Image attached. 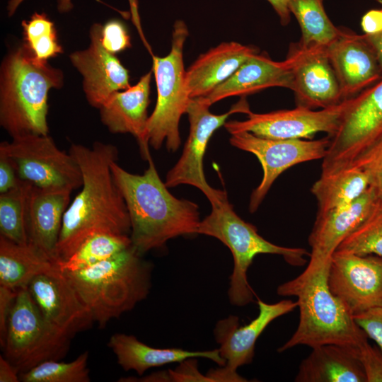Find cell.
Here are the masks:
<instances>
[{
    "instance_id": "obj_1",
    "label": "cell",
    "mask_w": 382,
    "mask_h": 382,
    "mask_svg": "<svg viewBox=\"0 0 382 382\" xmlns=\"http://www.w3.org/2000/svg\"><path fill=\"white\" fill-rule=\"evenodd\" d=\"M69 152L80 167L82 185L64 214L57 263L66 260L96 233L129 236L131 232L127 207L111 170L118 158L117 148L96 141L91 147L73 144Z\"/></svg>"
},
{
    "instance_id": "obj_2",
    "label": "cell",
    "mask_w": 382,
    "mask_h": 382,
    "mask_svg": "<svg viewBox=\"0 0 382 382\" xmlns=\"http://www.w3.org/2000/svg\"><path fill=\"white\" fill-rule=\"evenodd\" d=\"M147 161L149 166L141 175L127 171L117 161L111 164L129 214L132 245L141 255L171 238L197 233L201 221L198 205L173 196L151 156Z\"/></svg>"
},
{
    "instance_id": "obj_3",
    "label": "cell",
    "mask_w": 382,
    "mask_h": 382,
    "mask_svg": "<svg viewBox=\"0 0 382 382\" xmlns=\"http://www.w3.org/2000/svg\"><path fill=\"white\" fill-rule=\"evenodd\" d=\"M330 262H308L296 277L281 284L279 296L297 298L299 321L292 336L278 348L283 352L298 345L314 348L328 344L357 347L368 336L343 301L328 285Z\"/></svg>"
},
{
    "instance_id": "obj_4",
    "label": "cell",
    "mask_w": 382,
    "mask_h": 382,
    "mask_svg": "<svg viewBox=\"0 0 382 382\" xmlns=\"http://www.w3.org/2000/svg\"><path fill=\"white\" fill-rule=\"evenodd\" d=\"M63 74L37 59L23 43L3 60L0 71V125L12 137L47 135L48 93L63 85Z\"/></svg>"
},
{
    "instance_id": "obj_5",
    "label": "cell",
    "mask_w": 382,
    "mask_h": 382,
    "mask_svg": "<svg viewBox=\"0 0 382 382\" xmlns=\"http://www.w3.org/2000/svg\"><path fill=\"white\" fill-rule=\"evenodd\" d=\"M100 327L132 310L151 288V266L133 246L76 271H62Z\"/></svg>"
},
{
    "instance_id": "obj_6",
    "label": "cell",
    "mask_w": 382,
    "mask_h": 382,
    "mask_svg": "<svg viewBox=\"0 0 382 382\" xmlns=\"http://www.w3.org/2000/svg\"><path fill=\"white\" fill-rule=\"evenodd\" d=\"M197 233L216 238L228 247L233 257L228 296L233 306H245L252 302L254 292L248 281V270L255 257L272 254L283 257L289 265L303 266L310 253L302 248L275 245L262 237L256 227L243 220L228 199L212 206L210 214L200 221Z\"/></svg>"
},
{
    "instance_id": "obj_7",
    "label": "cell",
    "mask_w": 382,
    "mask_h": 382,
    "mask_svg": "<svg viewBox=\"0 0 382 382\" xmlns=\"http://www.w3.org/2000/svg\"><path fill=\"white\" fill-rule=\"evenodd\" d=\"M189 35L184 21L177 20L172 33L171 49L165 57H158L151 52L152 71L157 88V100L149 117L146 139L149 144L158 149L165 142L169 151L175 152L181 144L179 124L186 113L191 100L186 88L183 64V47Z\"/></svg>"
},
{
    "instance_id": "obj_8",
    "label": "cell",
    "mask_w": 382,
    "mask_h": 382,
    "mask_svg": "<svg viewBox=\"0 0 382 382\" xmlns=\"http://www.w3.org/2000/svg\"><path fill=\"white\" fill-rule=\"evenodd\" d=\"M71 339L47 323L26 286L18 289L2 348L20 374L44 361L63 358Z\"/></svg>"
},
{
    "instance_id": "obj_9",
    "label": "cell",
    "mask_w": 382,
    "mask_h": 382,
    "mask_svg": "<svg viewBox=\"0 0 382 382\" xmlns=\"http://www.w3.org/2000/svg\"><path fill=\"white\" fill-rule=\"evenodd\" d=\"M330 138L320 175L350 166L382 138V79L350 98L339 127Z\"/></svg>"
},
{
    "instance_id": "obj_10",
    "label": "cell",
    "mask_w": 382,
    "mask_h": 382,
    "mask_svg": "<svg viewBox=\"0 0 382 382\" xmlns=\"http://www.w3.org/2000/svg\"><path fill=\"white\" fill-rule=\"evenodd\" d=\"M19 179L45 189L73 191L81 187L80 167L69 153L60 150L48 134H27L0 144Z\"/></svg>"
},
{
    "instance_id": "obj_11",
    "label": "cell",
    "mask_w": 382,
    "mask_h": 382,
    "mask_svg": "<svg viewBox=\"0 0 382 382\" xmlns=\"http://www.w3.org/2000/svg\"><path fill=\"white\" fill-rule=\"evenodd\" d=\"M209 105L202 97L191 98L186 113L190 122V132L182 155L175 166L168 172L165 184L168 187L190 185L202 191L212 207L228 199L226 192L211 187L207 182L203 168V158L208 142L214 132L224 125L233 113L246 112L248 106L241 101L221 115L209 111Z\"/></svg>"
},
{
    "instance_id": "obj_12",
    "label": "cell",
    "mask_w": 382,
    "mask_h": 382,
    "mask_svg": "<svg viewBox=\"0 0 382 382\" xmlns=\"http://www.w3.org/2000/svg\"><path fill=\"white\" fill-rule=\"evenodd\" d=\"M330 141V136L313 140L267 139L248 132L231 134L230 144L254 154L262 168L261 182L250 195V212L257 209L273 183L284 171L299 163L323 159Z\"/></svg>"
},
{
    "instance_id": "obj_13",
    "label": "cell",
    "mask_w": 382,
    "mask_h": 382,
    "mask_svg": "<svg viewBox=\"0 0 382 382\" xmlns=\"http://www.w3.org/2000/svg\"><path fill=\"white\" fill-rule=\"evenodd\" d=\"M350 98L340 104L320 110L302 106L266 113H255L248 109L245 120H231L224 127L233 134L248 132L256 136L274 139H313L318 132L330 137L336 132Z\"/></svg>"
},
{
    "instance_id": "obj_14",
    "label": "cell",
    "mask_w": 382,
    "mask_h": 382,
    "mask_svg": "<svg viewBox=\"0 0 382 382\" xmlns=\"http://www.w3.org/2000/svg\"><path fill=\"white\" fill-rule=\"evenodd\" d=\"M259 313L249 323L239 326L236 316L220 320L214 330L219 351L225 360V365L216 369L222 381H247L236 370L250 364L255 355V347L258 337L274 319L291 312L297 307V301L282 300L274 303L257 301Z\"/></svg>"
},
{
    "instance_id": "obj_15",
    "label": "cell",
    "mask_w": 382,
    "mask_h": 382,
    "mask_svg": "<svg viewBox=\"0 0 382 382\" xmlns=\"http://www.w3.org/2000/svg\"><path fill=\"white\" fill-rule=\"evenodd\" d=\"M328 285L354 316L382 306V257L335 252Z\"/></svg>"
},
{
    "instance_id": "obj_16",
    "label": "cell",
    "mask_w": 382,
    "mask_h": 382,
    "mask_svg": "<svg viewBox=\"0 0 382 382\" xmlns=\"http://www.w3.org/2000/svg\"><path fill=\"white\" fill-rule=\"evenodd\" d=\"M326 47L291 44L286 59L291 66V90L296 106L323 109L344 100Z\"/></svg>"
},
{
    "instance_id": "obj_17",
    "label": "cell",
    "mask_w": 382,
    "mask_h": 382,
    "mask_svg": "<svg viewBox=\"0 0 382 382\" xmlns=\"http://www.w3.org/2000/svg\"><path fill=\"white\" fill-rule=\"evenodd\" d=\"M26 287L45 320L60 333L72 338L94 322L90 309L59 267L37 275Z\"/></svg>"
},
{
    "instance_id": "obj_18",
    "label": "cell",
    "mask_w": 382,
    "mask_h": 382,
    "mask_svg": "<svg viewBox=\"0 0 382 382\" xmlns=\"http://www.w3.org/2000/svg\"><path fill=\"white\" fill-rule=\"evenodd\" d=\"M102 25L90 29L88 48L69 55L70 61L83 76V89L89 104L99 108L113 93L130 87L128 70L115 54L101 42Z\"/></svg>"
},
{
    "instance_id": "obj_19",
    "label": "cell",
    "mask_w": 382,
    "mask_h": 382,
    "mask_svg": "<svg viewBox=\"0 0 382 382\" xmlns=\"http://www.w3.org/2000/svg\"><path fill=\"white\" fill-rule=\"evenodd\" d=\"M343 100L382 79V69L364 35L345 31L326 47Z\"/></svg>"
},
{
    "instance_id": "obj_20",
    "label": "cell",
    "mask_w": 382,
    "mask_h": 382,
    "mask_svg": "<svg viewBox=\"0 0 382 382\" xmlns=\"http://www.w3.org/2000/svg\"><path fill=\"white\" fill-rule=\"evenodd\" d=\"M71 192L69 190L40 188L31 184L28 193V243L56 263L57 246Z\"/></svg>"
},
{
    "instance_id": "obj_21",
    "label": "cell",
    "mask_w": 382,
    "mask_h": 382,
    "mask_svg": "<svg viewBox=\"0 0 382 382\" xmlns=\"http://www.w3.org/2000/svg\"><path fill=\"white\" fill-rule=\"evenodd\" d=\"M152 69L128 88L112 93L98 108L100 120L115 134L129 133L137 139L144 159L151 156L146 139Z\"/></svg>"
},
{
    "instance_id": "obj_22",
    "label": "cell",
    "mask_w": 382,
    "mask_h": 382,
    "mask_svg": "<svg viewBox=\"0 0 382 382\" xmlns=\"http://www.w3.org/2000/svg\"><path fill=\"white\" fill-rule=\"evenodd\" d=\"M378 197L370 187L349 206L317 214L308 237L310 260L316 263L330 262L343 240L369 215Z\"/></svg>"
},
{
    "instance_id": "obj_23",
    "label": "cell",
    "mask_w": 382,
    "mask_h": 382,
    "mask_svg": "<svg viewBox=\"0 0 382 382\" xmlns=\"http://www.w3.org/2000/svg\"><path fill=\"white\" fill-rule=\"evenodd\" d=\"M257 52L253 47L226 42L200 54L185 72L190 98L208 96Z\"/></svg>"
},
{
    "instance_id": "obj_24",
    "label": "cell",
    "mask_w": 382,
    "mask_h": 382,
    "mask_svg": "<svg viewBox=\"0 0 382 382\" xmlns=\"http://www.w3.org/2000/svg\"><path fill=\"white\" fill-rule=\"evenodd\" d=\"M291 70L287 59L275 62L266 54L252 55L226 81L206 97L211 106L214 103L231 96H244L271 87L291 89Z\"/></svg>"
},
{
    "instance_id": "obj_25",
    "label": "cell",
    "mask_w": 382,
    "mask_h": 382,
    "mask_svg": "<svg viewBox=\"0 0 382 382\" xmlns=\"http://www.w3.org/2000/svg\"><path fill=\"white\" fill-rule=\"evenodd\" d=\"M116 356L117 363L125 371L134 370L142 375L150 368L171 363H180L190 358H205L219 366L225 365L219 349L209 351H189L180 348H154L150 347L132 335L115 333L108 342Z\"/></svg>"
},
{
    "instance_id": "obj_26",
    "label": "cell",
    "mask_w": 382,
    "mask_h": 382,
    "mask_svg": "<svg viewBox=\"0 0 382 382\" xmlns=\"http://www.w3.org/2000/svg\"><path fill=\"white\" fill-rule=\"evenodd\" d=\"M296 382H366L356 347L328 344L312 348L299 365Z\"/></svg>"
},
{
    "instance_id": "obj_27",
    "label": "cell",
    "mask_w": 382,
    "mask_h": 382,
    "mask_svg": "<svg viewBox=\"0 0 382 382\" xmlns=\"http://www.w3.org/2000/svg\"><path fill=\"white\" fill-rule=\"evenodd\" d=\"M58 267L30 244L21 245L0 236V286L18 289L37 275Z\"/></svg>"
},
{
    "instance_id": "obj_28",
    "label": "cell",
    "mask_w": 382,
    "mask_h": 382,
    "mask_svg": "<svg viewBox=\"0 0 382 382\" xmlns=\"http://www.w3.org/2000/svg\"><path fill=\"white\" fill-rule=\"evenodd\" d=\"M369 187L366 174L350 166L330 174L320 175L311 191L318 202V214H323L349 206Z\"/></svg>"
},
{
    "instance_id": "obj_29",
    "label": "cell",
    "mask_w": 382,
    "mask_h": 382,
    "mask_svg": "<svg viewBox=\"0 0 382 382\" xmlns=\"http://www.w3.org/2000/svg\"><path fill=\"white\" fill-rule=\"evenodd\" d=\"M323 0H290L289 8L301 30L299 42L303 47H328L342 34L326 14Z\"/></svg>"
},
{
    "instance_id": "obj_30",
    "label": "cell",
    "mask_w": 382,
    "mask_h": 382,
    "mask_svg": "<svg viewBox=\"0 0 382 382\" xmlns=\"http://www.w3.org/2000/svg\"><path fill=\"white\" fill-rule=\"evenodd\" d=\"M132 245L129 235L98 233L86 238L66 260L57 264L61 271H76L106 260Z\"/></svg>"
},
{
    "instance_id": "obj_31",
    "label": "cell",
    "mask_w": 382,
    "mask_h": 382,
    "mask_svg": "<svg viewBox=\"0 0 382 382\" xmlns=\"http://www.w3.org/2000/svg\"><path fill=\"white\" fill-rule=\"evenodd\" d=\"M30 185L20 179L16 187L0 193L1 236L21 245L28 244L26 207Z\"/></svg>"
},
{
    "instance_id": "obj_32",
    "label": "cell",
    "mask_w": 382,
    "mask_h": 382,
    "mask_svg": "<svg viewBox=\"0 0 382 382\" xmlns=\"http://www.w3.org/2000/svg\"><path fill=\"white\" fill-rule=\"evenodd\" d=\"M336 251L382 257L381 198H378L369 215L343 240Z\"/></svg>"
},
{
    "instance_id": "obj_33",
    "label": "cell",
    "mask_w": 382,
    "mask_h": 382,
    "mask_svg": "<svg viewBox=\"0 0 382 382\" xmlns=\"http://www.w3.org/2000/svg\"><path fill=\"white\" fill-rule=\"evenodd\" d=\"M88 352L81 354L70 362L49 360L21 374L23 382H88Z\"/></svg>"
},
{
    "instance_id": "obj_34",
    "label": "cell",
    "mask_w": 382,
    "mask_h": 382,
    "mask_svg": "<svg viewBox=\"0 0 382 382\" xmlns=\"http://www.w3.org/2000/svg\"><path fill=\"white\" fill-rule=\"evenodd\" d=\"M24 44L34 57L47 62L63 52L59 43L54 23L45 13H34L28 21H23Z\"/></svg>"
},
{
    "instance_id": "obj_35",
    "label": "cell",
    "mask_w": 382,
    "mask_h": 382,
    "mask_svg": "<svg viewBox=\"0 0 382 382\" xmlns=\"http://www.w3.org/2000/svg\"><path fill=\"white\" fill-rule=\"evenodd\" d=\"M351 166L367 176L369 187L382 199V138L360 155Z\"/></svg>"
},
{
    "instance_id": "obj_36",
    "label": "cell",
    "mask_w": 382,
    "mask_h": 382,
    "mask_svg": "<svg viewBox=\"0 0 382 382\" xmlns=\"http://www.w3.org/2000/svg\"><path fill=\"white\" fill-rule=\"evenodd\" d=\"M101 42L108 52L114 54L131 47L126 26L116 19L110 20L102 25Z\"/></svg>"
},
{
    "instance_id": "obj_37",
    "label": "cell",
    "mask_w": 382,
    "mask_h": 382,
    "mask_svg": "<svg viewBox=\"0 0 382 382\" xmlns=\"http://www.w3.org/2000/svg\"><path fill=\"white\" fill-rule=\"evenodd\" d=\"M357 356L364 369L366 382H382V351L368 340L356 347Z\"/></svg>"
},
{
    "instance_id": "obj_38",
    "label": "cell",
    "mask_w": 382,
    "mask_h": 382,
    "mask_svg": "<svg viewBox=\"0 0 382 382\" xmlns=\"http://www.w3.org/2000/svg\"><path fill=\"white\" fill-rule=\"evenodd\" d=\"M355 321L382 351V306L370 308L354 316Z\"/></svg>"
},
{
    "instance_id": "obj_39",
    "label": "cell",
    "mask_w": 382,
    "mask_h": 382,
    "mask_svg": "<svg viewBox=\"0 0 382 382\" xmlns=\"http://www.w3.org/2000/svg\"><path fill=\"white\" fill-rule=\"evenodd\" d=\"M195 359L184 360L177 369L169 370L170 381H212L208 375L203 376L199 372Z\"/></svg>"
},
{
    "instance_id": "obj_40",
    "label": "cell",
    "mask_w": 382,
    "mask_h": 382,
    "mask_svg": "<svg viewBox=\"0 0 382 382\" xmlns=\"http://www.w3.org/2000/svg\"><path fill=\"white\" fill-rule=\"evenodd\" d=\"M18 289L0 286V343L4 346L9 315Z\"/></svg>"
},
{
    "instance_id": "obj_41",
    "label": "cell",
    "mask_w": 382,
    "mask_h": 382,
    "mask_svg": "<svg viewBox=\"0 0 382 382\" xmlns=\"http://www.w3.org/2000/svg\"><path fill=\"white\" fill-rule=\"evenodd\" d=\"M20 182L17 172L10 159L0 153V193L16 187Z\"/></svg>"
},
{
    "instance_id": "obj_42",
    "label": "cell",
    "mask_w": 382,
    "mask_h": 382,
    "mask_svg": "<svg viewBox=\"0 0 382 382\" xmlns=\"http://www.w3.org/2000/svg\"><path fill=\"white\" fill-rule=\"evenodd\" d=\"M361 25L364 34L382 31V8L367 11L361 18Z\"/></svg>"
},
{
    "instance_id": "obj_43",
    "label": "cell",
    "mask_w": 382,
    "mask_h": 382,
    "mask_svg": "<svg viewBox=\"0 0 382 382\" xmlns=\"http://www.w3.org/2000/svg\"><path fill=\"white\" fill-rule=\"evenodd\" d=\"M18 373L6 357H0V382H18L21 381Z\"/></svg>"
},
{
    "instance_id": "obj_44",
    "label": "cell",
    "mask_w": 382,
    "mask_h": 382,
    "mask_svg": "<svg viewBox=\"0 0 382 382\" xmlns=\"http://www.w3.org/2000/svg\"><path fill=\"white\" fill-rule=\"evenodd\" d=\"M25 0H9L7 4L8 16H13L20 4ZM74 7L71 0H57V10L61 13L70 11Z\"/></svg>"
},
{
    "instance_id": "obj_45",
    "label": "cell",
    "mask_w": 382,
    "mask_h": 382,
    "mask_svg": "<svg viewBox=\"0 0 382 382\" xmlns=\"http://www.w3.org/2000/svg\"><path fill=\"white\" fill-rule=\"evenodd\" d=\"M277 13L278 14L281 24L282 25H286L291 18V12L289 8V4L290 0H267Z\"/></svg>"
},
{
    "instance_id": "obj_46",
    "label": "cell",
    "mask_w": 382,
    "mask_h": 382,
    "mask_svg": "<svg viewBox=\"0 0 382 382\" xmlns=\"http://www.w3.org/2000/svg\"><path fill=\"white\" fill-rule=\"evenodd\" d=\"M365 40L373 50L382 69V31L371 34H363Z\"/></svg>"
}]
</instances>
